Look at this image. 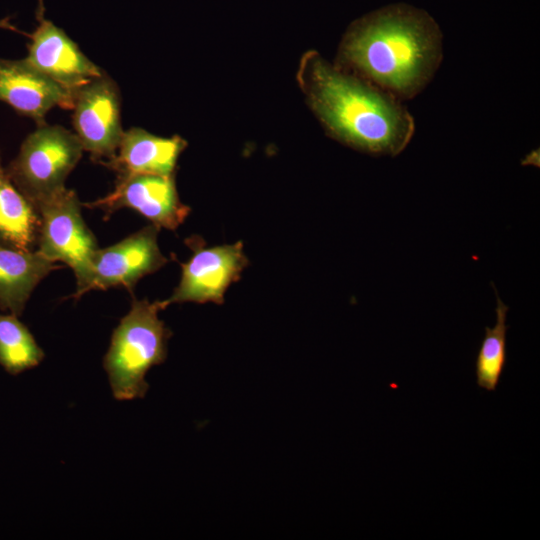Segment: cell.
<instances>
[{
	"label": "cell",
	"mask_w": 540,
	"mask_h": 540,
	"mask_svg": "<svg viewBox=\"0 0 540 540\" xmlns=\"http://www.w3.org/2000/svg\"><path fill=\"white\" fill-rule=\"evenodd\" d=\"M442 33L424 10L398 3L356 20L339 49V63L396 99L418 95L442 61Z\"/></svg>",
	"instance_id": "cell-1"
},
{
	"label": "cell",
	"mask_w": 540,
	"mask_h": 540,
	"mask_svg": "<svg viewBox=\"0 0 540 540\" xmlns=\"http://www.w3.org/2000/svg\"><path fill=\"white\" fill-rule=\"evenodd\" d=\"M299 79L311 108L339 141L372 155L397 156L415 122L401 101L368 81L308 53Z\"/></svg>",
	"instance_id": "cell-2"
},
{
	"label": "cell",
	"mask_w": 540,
	"mask_h": 540,
	"mask_svg": "<svg viewBox=\"0 0 540 540\" xmlns=\"http://www.w3.org/2000/svg\"><path fill=\"white\" fill-rule=\"evenodd\" d=\"M160 301L133 299L129 312L114 329L103 359L115 399L143 398L149 385L147 372L167 357L171 331L159 319Z\"/></svg>",
	"instance_id": "cell-3"
},
{
	"label": "cell",
	"mask_w": 540,
	"mask_h": 540,
	"mask_svg": "<svg viewBox=\"0 0 540 540\" xmlns=\"http://www.w3.org/2000/svg\"><path fill=\"white\" fill-rule=\"evenodd\" d=\"M84 149L75 133L60 125L43 124L22 142L5 171L34 206L65 189V180Z\"/></svg>",
	"instance_id": "cell-4"
},
{
	"label": "cell",
	"mask_w": 540,
	"mask_h": 540,
	"mask_svg": "<svg viewBox=\"0 0 540 540\" xmlns=\"http://www.w3.org/2000/svg\"><path fill=\"white\" fill-rule=\"evenodd\" d=\"M77 194L63 189L35 205L40 215L37 251L52 262L68 265L76 277V292L82 295L93 253L99 248L81 215Z\"/></svg>",
	"instance_id": "cell-5"
},
{
	"label": "cell",
	"mask_w": 540,
	"mask_h": 540,
	"mask_svg": "<svg viewBox=\"0 0 540 540\" xmlns=\"http://www.w3.org/2000/svg\"><path fill=\"white\" fill-rule=\"evenodd\" d=\"M186 244L193 254L180 263V282L169 298L160 301L162 309L184 302L223 304L227 288L248 265L242 242L206 247L201 237L192 236Z\"/></svg>",
	"instance_id": "cell-6"
},
{
	"label": "cell",
	"mask_w": 540,
	"mask_h": 540,
	"mask_svg": "<svg viewBox=\"0 0 540 540\" xmlns=\"http://www.w3.org/2000/svg\"><path fill=\"white\" fill-rule=\"evenodd\" d=\"M72 122L84 151L98 163L112 159L124 130L118 85L106 72L75 91Z\"/></svg>",
	"instance_id": "cell-7"
},
{
	"label": "cell",
	"mask_w": 540,
	"mask_h": 540,
	"mask_svg": "<svg viewBox=\"0 0 540 540\" xmlns=\"http://www.w3.org/2000/svg\"><path fill=\"white\" fill-rule=\"evenodd\" d=\"M159 229L151 224L112 246L98 248L92 255L82 295L117 287L132 292L141 278L163 267L168 260L157 243Z\"/></svg>",
	"instance_id": "cell-8"
},
{
	"label": "cell",
	"mask_w": 540,
	"mask_h": 540,
	"mask_svg": "<svg viewBox=\"0 0 540 540\" xmlns=\"http://www.w3.org/2000/svg\"><path fill=\"white\" fill-rule=\"evenodd\" d=\"M85 206L100 209L107 216L121 208H131L168 230H175L190 213V207L179 199L173 175H117L115 187L108 195Z\"/></svg>",
	"instance_id": "cell-9"
},
{
	"label": "cell",
	"mask_w": 540,
	"mask_h": 540,
	"mask_svg": "<svg viewBox=\"0 0 540 540\" xmlns=\"http://www.w3.org/2000/svg\"><path fill=\"white\" fill-rule=\"evenodd\" d=\"M44 0H39L38 25L29 35L28 54L24 60L58 85L75 92L105 73L78 45L52 21L45 18Z\"/></svg>",
	"instance_id": "cell-10"
},
{
	"label": "cell",
	"mask_w": 540,
	"mask_h": 540,
	"mask_svg": "<svg viewBox=\"0 0 540 540\" xmlns=\"http://www.w3.org/2000/svg\"><path fill=\"white\" fill-rule=\"evenodd\" d=\"M75 92L47 78L24 59L0 58V101L19 114L46 124V114L54 107L72 109Z\"/></svg>",
	"instance_id": "cell-11"
},
{
	"label": "cell",
	"mask_w": 540,
	"mask_h": 540,
	"mask_svg": "<svg viewBox=\"0 0 540 540\" xmlns=\"http://www.w3.org/2000/svg\"><path fill=\"white\" fill-rule=\"evenodd\" d=\"M187 143L179 136L164 138L132 127L124 131L115 156L101 164L117 173L173 175Z\"/></svg>",
	"instance_id": "cell-12"
},
{
	"label": "cell",
	"mask_w": 540,
	"mask_h": 540,
	"mask_svg": "<svg viewBox=\"0 0 540 540\" xmlns=\"http://www.w3.org/2000/svg\"><path fill=\"white\" fill-rule=\"evenodd\" d=\"M59 268L62 266L37 250L26 252L0 245V310L20 316L38 283Z\"/></svg>",
	"instance_id": "cell-13"
},
{
	"label": "cell",
	"mask_w": 540,
	"mask_h": 540,
	"mask_svg": "<svg viewBox=\"0 0 540 540\" xmlns=\"http://www.w3.org/2000/svg\"><path fill=\"white\" fill-rule=\"evenodd\" d=\"M40 222L37 208L14 185L0 163V245L35 251Z\"/></svg>",
	"instance_id": "cell-14"
},
{
	"label": "cell",
	"mask_w": 540,
	"mask_h": 540,
	"mask_svg": "<svg viewBox=\"0 0 540 540\" xmlns=\"http://www.w3.org/2000/svg\"><path fill=\"white\" fill-rule=\"evenodd\" d=\"M45 354L28 327L14 314L0 313V365L12 376L37 367Z\"/></svg>",
	"instance_id": "cell-15"
},
{
	"label": "cell",
	"mask_w": 540,
	"mask_h": 540,
	"mask_svg": "<svg viewBox=\"0 0 540 540\" xmlns=\"http://www.w3.org/2000/svg\"><path fill=\"white\" fill-rule=\"evenodd\" d=\"M492 286L497 299L496 323L492 328L485 327L475 361L477 385L488 391L496 390L506 365V333L509 328L506 324L509 307L502 302L493 283Z\"/></svg>",
	"instance_id": "cell-16"
}]
</instances>
